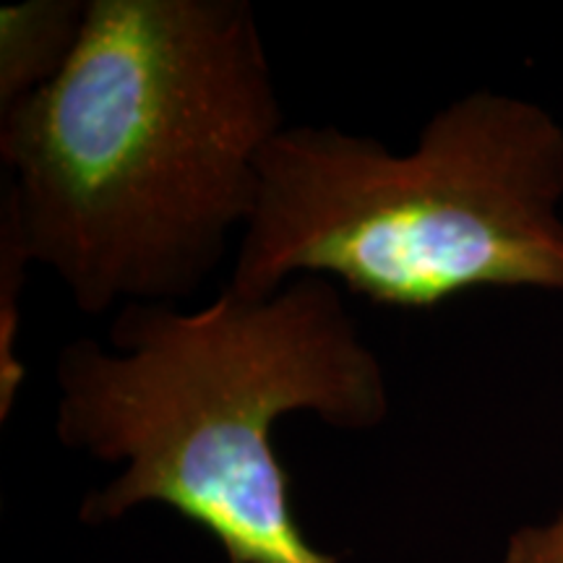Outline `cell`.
<instances>
[{
	"label": "cell",
	"mask_w": 563,
	"mask_h": 563,
	"mask_svg": "<svg viewBox=\"0 0 563 563\" xmlns=\"http://www.w3.org/2000/svg\"><path fill=\"white\" fill-rule=\"evenodd\" d=\"M282 129L249 0H87L58 79L0 112L3 191L81 313L180 306L249 228Z\"/></svg>",
	"instance_id": "obj_1"
},
{
	"label": "cell",
	"mask_w": 563,
	"mask_h": 563,
	"mask_svg": "<svg viewBox=\"0 0 563 563\" xmlns=\"http://www.w3.org/2000/svg\"><path fill=\"white\" fill-rule=\"evenodd\" d=\"M108 347L74 340L55 357L63 446L123 473L81 504V522L162 504L201 527L228 563H340L306 538L272 431L311 412L365 433L391 412L382 357L344 292L298 277L266 298L224 285L207 306H125Z\"/></svg>",
	"instance_id": "obj_2"
},
{
	"label": "cell",
	"mask_w": 563,
	"mask_h": 563,
	"mask_svg": "<svg viewBox=\"0 0 563 563\" xmlns=\"http://www.w3.org/2000/svg\"><path fill=\"white\" fill-rule=\"evenodd\" d=\"M563 129L530 100L473 91L412 152L336 125H285L262 159L228 287L298 277L399 311L483 287L563 292Z\"/></svg>",
	"instance_id": "obj_3"
},
{
	"label": "cell",
	"mask_w": 563,
	"mask_h": 563,
	"mask_svg": "<svg viewBox=\"0 0 563 563\" xmlns=\"http://www.w3.org/2000/svg\"><path fill=\"white\" fill-rule=\"evenodd\" d=\"M87 0H26L0 9V112L37 95L79 45Z\"/></svg>",
	"instance_id": "obj_4"
},
{
	"label": "cell",
	"mask_w": 563,
	"mask_h": 563,
	"mask_svg": "<svg viewBox=\"0 0 563 563\" xmlns=\"http://www.w3.org/2000/svg\"><path fill=\"white\" fill-rule=\"evenodd\" d=\"M34 266L11 196H0V422L9 420L24 389V361L19 357L21 290Z\"/></svg>",
	"instance_id": "obj_5"
},
{
	"label": "cell",
	"mask_w": 563,
	"mask_h": 563,
	"mask_svg": "<svg viewBox=\"0 0 563 563\" xmlns=\"http://www.w3.org/2000/svg\"><path fill=\"white\" fill-rule=\"evenodd\" d=\"M501 563H563V514L551 525L514 532Z\"/></svg>",
	"instance_id": "obj_6"
}]
</instances>
